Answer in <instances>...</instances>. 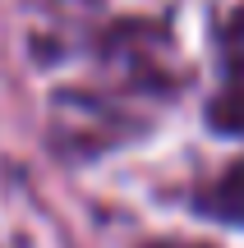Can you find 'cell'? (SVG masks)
<instances>
[{
  "label": "cell",
  "mask_w": 244,
  "mask_h": 248,
  "mask_svg": "<svg viewBox=\"0 0 244 248\" xmlns=\"http://www.w3.org/2000/svg\"><path fill=\"white\" fill-rule=\"evenodd\" d=\"M194 207L221 225H244V156L221 166L208 184L194 193Z\"/></svg>",
  "instance_id": "obj_2"
},
{
  "label": "cell",
  "mask_w": 244,
  "mask_h": 248,
  "mask_svg": "<svg viewBox=\"0 0 244 248\" xmlns=\"http://www.w3.org/2000/svg\"><path fill=\"white\" fill-rule=\"evenodd\" d=\"M208 120L217 133H244V5L221 23V88Z\"/></svg>",
  "instance_id": "obj_1"
},
{
  "label": "cell",
  "mask_w": 244,
  "mask_h": 248,
  "mask_svg": "<svg viewBox=\"0 0 244 248\" xmlns=\"http://www.w3.org/2000/svg\"><path fill=\"white\" fill-rule=\"evenodd\" d=\"M152 248H198V244H152Z\"/></svg>",
  "instance_id": "obj_3"
}]
</instances>
